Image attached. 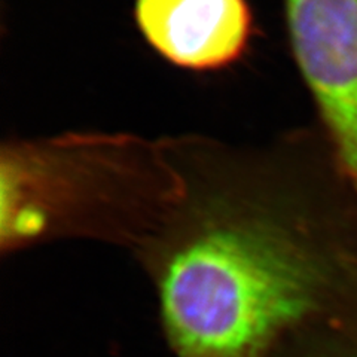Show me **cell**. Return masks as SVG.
I'll return each mask as SVG.
<instances>
[{
  "mask_svg": "<svg viewBox=\"0 0 357 357\" xmlns=\"http://www.w3.org/2000/svg\"><path fill=\"white\" fill-rule=\"evenodd\" d=\"M169 144L173 194L136 255L176 357H271L357 325V198L321 132Z\"/></svg>",
  "mask_w": 357,
  "mask_h": 357,
  "instance_id": "1",
  "label": "cell"
},
{
  "mask_svg": "<svg viewBox=\"0 0 357 357\" xmlns=\"http://www.w3.org/2000/svg\"><path fill=\"white\" fill-rule=\"evenodd\" d=\"M172 192L164 137L66 132L6 142L0 155L2 250L82 238L137 252L158 229Z\"/></svg>",
  "mask_w": 357,
  "mask_h": 357,
  "instance_id": "2",
  "label": "cell"
},
{
  "mask_svg": "<svg viewBox=\"0 0 357 357\" xmlns=\"http://www.w3.org/2000/svg\"><path fill=\"white\" fill-rule=\"evenodd\" d=\"M321 136L357 198V0H282Z\"/></svg>",
  "mask_w": 357,
  "mask_h": 357,
  "instance_id": "3",
  "label": "cell"
},
{
  "mask_svg": "<svg viewBox=\"0 0 357 357\" xmlns=\"http://www.w3.org/2000/svg\"><path fill=\"white\" fill-rule=\"evenodd\" d=\"M142 38L189 72H218L248 54L255 35L249 0H134Z\"/></svg>",
  "mask_w": 357,
  "mask_h": 357,
  "instance_id": "4",
  "label": "cell"
},
{
  "mask_svg": "<svg viewBox=\"0 0 357 357\" xmlns=\"http://www.w3.org/2000/svg\"><path fill=\"white\" fill-rule=\"evenodd\" d=\"M271 357H357V325L303 333L284 342Z\"/></svg>",
  "mask_w": 357,
  "mask_h": 357,
  "instance_id": "5",
  "label": "cell"
}]
</instances>
